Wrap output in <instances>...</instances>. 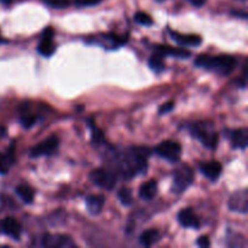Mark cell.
Here are the masks:
<instances>
[{"mask_svg": "<svg viewBox=\"0 0 248 248\" xmlns=\"http://www.w3.org/2000/svg\"><path fill=\"white\" fill-rule=\"evenodd\" d=\"M150 149L145 147L130 148L124 155L118 157V171L121 177L130 179L137 174H144L148 169V157Z\"/></svg>", "mask_w": 248, "mask_h": 248, "instance_id": "obj_1", "label": "cell"}, {"mask_svg": "<svg viewBox=\"0 0 248 248\" xmlns=\"http://www.w3.org/2000/svg\"><path fill=\"white\" fill-rule=\"evenodd\" d=\"M236 58L229 55H202L199 56L195 60L196 67L203 68V69L208 70V72L216 73V74L223 75V77L229 75L236 68Z\"/></svg>", "mask_w": 248, "mask_h": 248, "instance_id": "obj_2", "label": "cell"}, {"mask_svg": "<svg viewBox=\"0 0 248 248\" xmlns=\"http://www.w3.org/2000/svg\"><path fill=\"white\" fill-rule=\"evenodd\" d=\"M172 191L176 194H182L193 184L194 182V171L190 166L186 164H181L176 167L172 174Z\"/></svg>", "mask_w": 248, "mask_h": 248, "instance_id": "obj_3", "label": "cell"}, {"mask_svg": "<svg viewBox=\"0 0 248 248\" xmlns=\"http://www.w3.org/2000/svg\"><path fill=\"white\" fill-rule=\"evenodd\" d=\"M190 133L208 149H216L217 147L218 133L213 130L212 125H208L206 123L196 124L191 126Z\"/></svg>", "mask_w": 248, "mask_h": 248, "instance_id": "obj_4", "label": "cell"}, {"mask_svg": "<svg viewBox=\"0 0 248 248\" xmlns=\"http://www.w3.org/2000/svg\"><path fill=\"white\" fill-rule=\"evenodd\" d=\"M90 179L97 186L110 191L116 186V174L107 169H97L90 173Z\"/></svg>", "mask_w": 248, "mask_h": 248, "instance_id": "obj_5", "label": "cell"}, {"mask_svg": "<svg viewBox=\"0 0 248 248\" xmlns=\"http://www.w3.org/2000/svg\"><path fill=\"white\" fill-rule=\"evenodd\" d=\"M154 152L167 161L176 162L181 159L182 147L179 143L173 142V140H165L155 148Z\"/></svg>", "mask_w": 248, "mask_h": 248, "instance_id": "obj_6", "label": "cell"}, {"mask_svg": "<svg viewBox=\"0 0 248 248\" xmlns=\"http://www.w3.org/2000/svg\"><path fill=\"white\" fill-rule=\"evenodd\" d=\"M60 145V140L57 136H50V137L45 138L41 140L39 144L33 147L31 149V157H39V156H51L55 154Z\"/></svg>", "mask_w": 248, "mask_h": 248, "instance_id": "obj_7", "label": "cell"}, {"mask_svg": "<svg viewBox=\"0 0 248 248\" xmlns=\"http://www.w3.org/2000/svg\"><path fill=\"white\" fill-rule=\"evenodd\" d=\"M228 207L232 212L241 213V215H246L248 211V190L247 189H242V190H237L230 195L229 200H228Z\"/></svg>", "mask_w": 248, "mask_h": 248, "instance_id": "obj_8", "label": "cell"}, {"mask_svg": "<svg viewBox=\"0 0 248 248\" xmlns=\"http://www.w3.org/2000/svg\"><path fill=\"white\" fill-rule=\"evenodd\" d=\"M41 245L48 248H69L75 247V242L68 235L46 234L41 239Z\"/></svg>", "mask_w": 248, "mask_h": 248, "instance_id": "obj_9", "label": "cell"}, {"mask_svg": "<svg viewBox=\"0 0 248 248\" xmlns=\"http://www.w3.org/2000/svg\"><path fill=\"white\" fill-rule=\"evenodd\" d=\"M0 234H5L15 241H18L21 239L22 227L18 220L12 217H6L0 222Z\"/></svg>", "mask_w": 248, "mask_h": 248, "instance_id": "obj_10", "label": "cell"}, {"mask_svg": "<svg viewBox=\"0 0 248 248\" xmlns=\"http://www.w3.org/2000/svg\"><path fill=\"white\" fill-rule=\"evenodd\" d=\"M53 29L51 27L46 28L41 34V41L38 45V52L44 57H50L56 51V45L52 40Z\"/></svg>", "mask_w": 248, "mask_h": 248, "instance_id": "obj_11", "label": "cell"}, {"mask_svg": "<svg viewBox=\"0 0 248 248\" xmlns=\"http://www.w3.org/2000/svg\"><path fill=\"white\" fill-rule=\"evenodd\" d=\"M92 41L101 44L102 46L109 48V50H113V48L124 46V44L127 41V36H119L116 34H102L98 39L92 38Z\"/></svg>", "mask_w": 248, "mask_h": 248, "instance_id": "obj_12", "label": "cell"}, {"mask_svg": "<svg viewBox=\"0 0 248 248\" xmlns=\"http://www.w3.org/2000/svg\"><path fill=\"white\" fill-rule=\"evenodd\" d=\"M199 170L206 178L211 182H216L222 174L223 167L218 161H207L199 164Z\"/></svg>", "mask_w": 248, "mask_h": 248, "instance_id": "obj_13", "label": "cell"}, {"mask_svg": "<svg viewBox=\"0 0 248 248\" xmlns=\"http://www.w3.org/2000/svg\"><path fill=\"white\" fill-rule=\"evenodd\" d=\"M170 36L178 45L182 46H194V47H196V46L202 43V38L200 35H195V34H181L174 31H170Z\"/></svg>", "mask_w": 248, "mask_h": 248, "instance_id": "obj_14", "label": "cell"}, {"mask_svg": "<svg viewBox=\"0 0 248 248\" xmlns=\"http://www.w3.org/2000/svg\"><path fill=\"white\" fill-rule=\"evenodd\" d=\"M178 222L184 228H190V229H198L200 227V219L191 208H184L178 213Z\"/></svg>", "mask_w": 248, "mask_h": 248, "instance_id": "obj_15", "label": "cell"}, {"mask_svg": "<svg viewBox=\"0 0 248 248\" xmlns=\"http://www.w3.org/2000/svg\"><path fill=\"white\" fill-rule=\"evenodd\" d=\"M154 48L155 52L160 53L161 56H172V57L182 58V60H186L191 56V53L186 48H177L166 45H155Z\"/></svg>", "mask_w": 248, "mask_h": 248, "instance_id": "obj_16", "label": "cell"}, {"mask_svg": "<svg viewBox=\"0 0 248 248\" xmlns=\"http://www.w3.org/2000/svg\"><path fill=\"white\" fill-rule=\"evenodd\" d=\"M230 140H232V147L236 149L245 150L248 145V130L246 127H242L232 131Z\"/></svg>", "mask_w": 248, "mask_h": 248, "instance_id": "obj_17", "label": "cell"}, {"mask_svg": "<svg viewBox=\"0 0 248 248\" xmlns=\"http://www.w3.org/2000/svg\"><path fill=\"white\" fill-rule=\"evenodd\" d=\"M104 198L102 195H89L85 200L86 208L91 215L97 216L102 212L104 206Z\"/></svg>", "mask_w": 248, "mask_h": 248, "instance_id": "obj_18", "label": "cell"}, {"mask_svg": "<svg viewBox=\"0 0 248 248\" xmlns=\"http://www.w3.org/2000/svg\"><path fill=\"white\" fill-rule=\"evenodd\" d=\"M157 194V183L155 179L145 182L140 188V198L144 201H150L156 196Z\"/></svg>", "mask_w": 248, "mask_h": 248, "instance_id": "obj_19", "label": "cell"}, {"mask_svg": "<svg viewBox=\"0 0 248 248\" xmlns=\"http://www.w3.org/2000/svg\"><path fill=\"white\" fill-rule=\"evenodd\" d=\"M161 239V234L159 230L156 229H148L143 232L140 236V242L145 247H150L155 245L156 242L160 241Z\"/></svg>", "mask_w": 248, "mask_h": 248, "instance_id": "obj_20", "label": "cell"}, {"mask_svg": "<svg viewBox=\"0 0 248 248\" xmlns=\"http://www.w3.org/2000/svg\"><path fill=\"white\" fill-rule=\"evenodd\" d=\"M14 147L15 144L12 143L11 147L9 148V152L6 154H0V174H6L9 172V169L11 165L15 162L14 155Z\"/></svg>", "mask_w": 248, "mask_h": 248, "instance_id": "obj_21", "label": "cell"}, {"mask_svg": "<svg viewBox=\"0 0 248 248\" xmlns=\"http://www.w3.org/2000/svg\"><path fill=\"white\" fill-rule=\"evenodd\" d=\"M15 191H16L17 195L21 198V200L23 201V202L26 203H31L34 200V190L31 186H27V184H21V186H16V189H15Z\"/></svg>", "mask_w": 248, "mask_h": 248, "instance_id": "obj_22", "label": "cell"}, {"mask_svg": "<svg viewBox=\"0 0 248 248\" xmlns=\"http://www.w3.org/2000/svg\"><path fill=\"white\" fill-rule=\"evenodd\" d=\"M164 56H161L160 53L155 52L152 57L149 58V68L152 70H154L155 73L160 74L165 70V62H164Z\"/></svg>", "mask_w": 248, "mask_h": 248, "instance_id": "obj_23", "label": "cell"}, {"mask_svg": "<svg viewBox=\"0 0 248 248\" xmlns=\"http://www.w3.org/2000/svg\"><path fill=\"white\" fill-rule=\"evenodd\" d=\"M118 198L124 206H130L131 203H132V200H133L131 190L128 188H125V186H123V188L119 189Z\"/></svg>", "mask_w": 248, "mask_h": 248, "instance_id": "obj_24", "label": "cell"}, {"mask_svg": "<svg viewBox=\"0 0 248 248\" xmlns=\"http://www.w3.org/2000/svg\"><path fill=\"white\" fill-rule=\"evenodd\" d=\"M135 21L137 22L138 24H140V26H150V24H153L152 17L142 11L137 12V14L135 15Z\"/></svg>", "mask_w": 248, "mask_h": 248, "instance_id": "obj_25", "label": "cell"}, {"mask_svg": "<svg viewBox=\"0 0 248 248\" xmlns=\"http://www.w3.org/2000/svg\"><path fill=\"white\" fill-rule=\"evenodd\" d=\"M36 123V116L31 115V114H26L24 113L21 118V124L23 127L26 128H31L34 124Z\"/></svg>", "mask_w": 248, "mask_h": 248, "instance_id": "obj_26", "label": "cell"}, {"mask_svg": "<svg viewBox=\"0 0 248 248\" xmlns=\"http://www.w3.org/2000/svg\"><path fill=\"white\" fill-rule=\"evenodd\" d=\"M48 6L56 7V9H63L69 5L70 0H44Z\"/></svg>", "mask_w": 248, "mask_h": 248, "instance_id": "obj_27", "label": "cell"}, {"mask_svg": "<svg viewBox=\"0 0 248 248\" xmlns=\"http://www.w3.org/2000/svg\"><path fill=\"white\" fill-rule=\"evenodd\" d=\"M102 0H74V4L78 7H89L94 6V5L101 4Z\"/></svg>", "mask_w": 248, "mask_h": 248, "instance_id": "obj_28", "label": "cell"}, {"mask_svg": "<svg viewBox=\"0 0 248 248\" xmlns=\"http://www.w3.org/2000/svg\"><path fill=\"white\" fill-rule=\"evenodd\" d=\"M173 108H174L173 102H167V103H165L164 106L160 107L159 114L160 115H165V114H167V113H171V111L173 110Z\"/></svg>", "mask_w": 248, "mask_h": 248, "instance_id": "obj_29", "label": "cell"}, {"mask_svg": "<svg viewBox=\"0 0 248 248\" xmlns=\"http://www.w3.org/2000/svg\"><path fill=\"white\" fill-rule=\"evenodd\" d=\"M196 244H198L200 247L206 248V247H210L211 241H210V239H208L207 236H205V235H203V236L199 237V240H198V242H196Z\"/></svg>", "mask_w": 248, "mask_h": 248, "instance_id": "obj_30", "label": "cell"}, {"mask_svg": "<svg viewBox=\"0 0 248 248\" xmlns=\"http://www.w3.org/2000/svg\"><path fill=\"white\" fill-rule=\"evenodd\" d=\"M191 5H194L195 7H201L203 4H205L207 0H188Z\"/></svg>", "mask_w": 248, "mask_h": 248, "instance_id": "obj_31", "label": "cell"}, {"mask_svg": "<svg viewBox=\"0 0 248 248\" xmlns=\"http://www.w3.org/2000/svg\"><path fill=\"white\" fill-rule=\"evenodd\" d=\"M1 41H2V40H1V35H0V43H1Z\"/></svg>", "mask_w": 248, "mask_h": 248, "instance_id": "obj_32", "label": "cell"}, {"mask_svg": "<svg viewBox=\"0 0 248 248\" xmlns=\"http://www.w3.org/2000/svg\"><path fill=\"white\" fill-rule=\"evenodd\" d=\"M239 1H246V0H239Z\"/></svg>", "mask_w": 248, "mask_h": 248, "instance_id": "obj_33", "label": "cell"}, {"mask_svg": "<svg viewBox=\"0 0 248 248\" xmlns=\"http://www.w3.org/2000/svg\"><path fill=\"white\" fill-rule=\"evenodd\" d=\"M157 1H164V0H157Z\"/></svg>", "mask_w": 248, "mask_h": 248, "instance_id": "obj_34", "label": "cell"}]
</instances>
